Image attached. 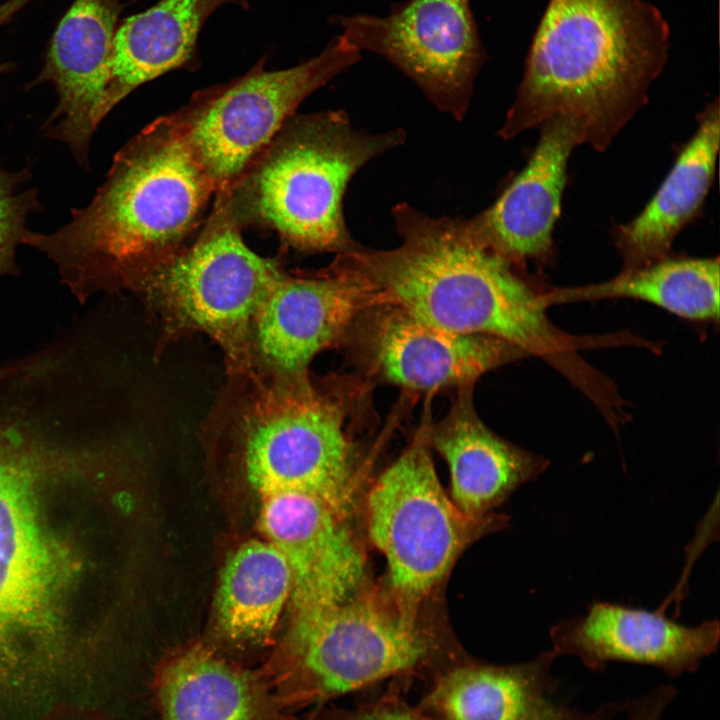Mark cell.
Returning a JSON list of instances; mask_svg holds the SVG:
<instances>
[{
	"mask_svg": "<svg viewBox=\"0 0 720 720\" xmlns=\"http://www.w3.org/2000/svg\"><path fill=\"white\" fill-rule=\"evenodd\" d=\"M392 216L401 238L397 247L361 245L335 258L372 287L379 303L454 333L501 339L576 384L588 377L591 368L577 353L585 343L552 324L541 293L482 245L466 219L431 217L408 203L395 205Z\"/></svg>",
	"mask_w": 720,
	"mask_h": 720,
	"instance_id": "6da1fadb",
	"label": "cell"
},
{
	"mask_svg": "<svg viewBox=\"0 0 720 720\" xmlns=\"http://www.w3.org/2000/svg\"><path fill=\"white\" fill-rule=\"evenodd\" d=\"M215 193L174 113L115 155L90 203L72 208L67 224L48 234L29 231L23 244L56 265L81 304L100 291H133L189 243Z\"/></svg>",
	"mask_w": 720,
	"mask_h": 720,
	"instance_id": "7a4b0ae2",
	"label": "cell"
},
{
	"mask_svg": "<svg viewBox=\"0 0 720 720\" xmlns=\"http://www.w3.org/2000/svg\"><path fill=\"white\" fill-rule=\"evenodd\" d=\"M669 28L642 0H551L499 135L512 139L554 116L605 150L647 102L667 59Z\"/></svg>",
	"mask_w": 720,
	"mask_h": 720,
	"instance_id": "3957f363",
	"label": "cell"
},
{
	"mask_svg": "<svg viewBox=\"0 0 720 720\" xmlns=\"http://www.w3.org/2000/svg\"><path fill=\"white\" fill-rule=\"evenodd\" d=\"M212 422L238 440L246 478L261 497L300 493L348 517L358 460L356 432L375 418L373 384L360 374L272 376L247 370Z\"/></svg>",
	"mask_w": 720,
	"mask_h": 720,
	"instance_id": "277c9868",
	"label": "cell"
},
{
	"mask_svg": "<svg viewBox=\"0 0 720 720\" xmlns=\"http://www.w3.org/2000/svg\"><path fill=\"white\" fill-rule=\"evenodd\" d=\"M396 128L368 133L343 111L289 118L237 182L227 188L241 225L272 229L307 253L356 250L343 200L348 183L373 158L401 145Z\"/></svg>",
	"mask_w": 720,
	"mask_h": 720,
	"instance_id": "5b68a950",
	"label": "cell"
},
{
	"mask_svg": "<svg viewBox=\"0 0 720 720\" xmlns=\"http://www.w3.org/2000/svg\"><path fill=\"white\" fill-rule=\"evenodd\" d=\"M469 661L441 634L391 600L363 591L350 600L293 620L280 667L265 671L297 713L394 678L428 687Z\"/></svg>",
	"mask_w": 720,
	"mask_h": 720,
	"instance_id": "8992f818",
	"label": "cell"
},
{
	"mask_svg": "<svg viewBox=\"0 0 720 720\" xmlns=\"http://www.w3.org/2000/svg\"><path fill=\"white\" fill-rule=\"evenodd\" d=\"M215 197L196 238L133 291L158 314L167 339L195 331L211 336L233 375L250 369L252 322L283 270L245 244L229 190Z\"/></svg>",
	"mask_w": 720,
	"mask_h": 720,
	"instance_id": "52a82bcc",
	"label": "cell"
},
{
	"mask_svg": "<svg viewBox=\"0 0 720 720\" xmlns=\"http://www.w3.org/2000/svg\"><path fill=\"white\" fill-rule=\"evenodd\" d=\"M402 453L378 476L367 496V529L388 567L389 597L417 616L420 604L475 538L504 526V516L474 520L444 491L428 442L430 403Z\"/></svg>",
	"mask_w": 720,
	"mask_h": 720,
	"instance_id": "ba28073f",
	"label": "cell"
},
{
	"mask_svg": "<svg viewBox=\"0 0 720 720\" xmlns=\"http://www.w3.org/2000/svg\"><path fill=\"white\" fill-rule=\"evenodd\" d=\"M360 59L361 52L339 35L296 66L268 71L260 64L200 92L176 112L216 193L237 182L305 98Z\"/></svg>",
	"mask_w": 720,
	"mask_h": 720,
	"instance_id": "9c48e42d",
	"label": "cell"
},
{
	"mask_svg": "<svg viewBox=\"0 0 720 720\" xmlns=\"http://www.w3.org/2000/svg\"><path fill=\"white\" fill-rule=\"evenodd\" d=\"M333 22L360 52L381 56L413 80L439 111L465 117L487 60L470 0H406L384 17L335 16Z\"/></svg>",
	"mask_w": 720,
	"mask_h": 720,
	"instance_id": "30bf717a",
	"label": "cell"
},
{
	"mask_svg": "<svg viewBox=\"0 0 720 720\" xmlns=\"http://www.w3.org/2000/svg\"><path fill=\"white\" fill-rule=\"evenodd\" d=\"M341 345L372 384L427 395L474 386L490 370L527 356L501 339L454 333L389 303L363 310Z\"/></svg>",
	"mask_w": 720,
	"mask_h": 720,
	"instance_id": "8fae6325",
	"label": "cell"
},
{
	"mask_svg": "<svg viewBox=\"0 0 720 720\" xmlns=\"http://www.w3.org/2000/svg\"><path fill=\"white\" fill-rule=\"evenodd\" d=\"M374 304L372 287L336 261L310 276L283 271L253 319L250 370L272 376L308 371L311 360L341 345L359 314Z\"/></svg>",
	"mask_w": 720,
	"mask_h": 720,
	"instance_id": "7c38bea8",
	"label": "cell"
},
{
	"mask_svg": "<svg viewBox=\"0 0 720 720\" xmlns=\"http://www.w3.org/2000/svg\"><path fill=\"white\" fill-rule=\"evenodd\" d=\"M259 523L287 563L294 620L342 604L365 590L364 551L347 517L323 501L300 493L264 496Z\"/></svg>",
	"mask_w": 720,
	"mask_h": 720,
	"instance_id": "4fadbf2b",
	"label": "cell"
},
{
	"mask_svg": "<svg viewBox=\"0 0 720 720\" xmlns=\"http://www.w3.org/2000/svg\"><path fill=\"white\" fill-rule=\"evenodd\" d=\"M119 0H74L58 24L34 87L52 83L58 103L42 127L67 144L89 169V145L102 121L101 108L112 73Z\"/></svg>",
	"mask_w": 720,
	"mask_h": 720,
	"instance_id": "5bb4252c",
	"label": "cell"
},
{
	"mask_svg": "<svg viewBox=\"0 0 720 720\" xmlns=\"http://www.w3.org/2000/svg\"><path fill=\"white\" fill-rule=\"evenodd\" d=\"M718 620L686 626L659 612L594 602L587 614L553 626L557 656H574L601 672L609 661L652 665L670 677L695 671L700 661L717 650Z\"/></svg>",
	"mask_w": 720,
	"mask_h": 720,
	"instance_id": "9a60e30c",
	"label": "cell"
},
{
	"mask_svg": "<svg viewBox=\"0 0 720 720\" xmlns=\"http://www.w3.org/2000/svg\"><path fill=\"white\" fill-rule=\"evenodd\" d=\"M541 126L523 170L490 207L466 219L482 245L516 267L552 257V233L561 212L568 160L582 144L579 126L569 117L554 116Z\"/></svg>",
	"mask_w": 720,
	"mask_h": 720,
	"instance_id": "2e32d148",
	"label": "cell"
},
{
	"mask_svg": "<svg viewBox=\"0 0 720 720\" xmlns=\"http://www.w3.org/2000/svg\"><path fill=\"white\" fill-rule=\"evenodd\" d=\"M473 389L455 390L447 415L431 423L428 442L449 467L452 502L467 517L483 520L518 487L542 474L549 461L490 430L477 414Z\"/></svg>",
	"mask_w": 720,
	"mask_h": 720,
	"instance_id": "e0dca14e",
	"label": "cell"
},
{
	"mask_svg": "<svg viewBox=\"0 0 720 720\" xmlns=\"http://www.w3.org/2000/svg\"><path fill=\"white\" fill-rule=\"evenodd\" d=\"M151 694L156 720H299L264 671L201 646L161 664Z\"/></svg>",
	"mask_w": 720,
	"mask_h": 720,
	"instance_id": "ac0fdd59",
	"label": "cell"
},
{
	"mask_svg": "<svg viewBox=\"0 0 720 720\" xmlns=\"http://www.w3.org/2000/svg\"><path fill=\"white\" fill-rule=\"evenodd\" d=\"M553 650L513 665L467 661L439 675L419 706L443 720H611L615 706L593 714L551 700Z\"/></svg>",
	"mask_w": 720,
	"mask_h": 720,
	"instance_id": "d6986e66",
	"label": "cell"
},
{
	"mask_svg": "<svg viewBox=\"0 0 720 720\" xmlns=\"http://www.w3.org/2000/svg\"><path fill=\"white\" fill-rule=\"evenodd\" d=\"M33 440L0 411V628L25 620L47 582V557L25 491Z\"/></svg>",
	"mask_w": 720,
	"mask_h": 720,
	"instance_id": "ffe728a7",
	"label": "cell"
},
{
	"mask_svg": "<svg viewBox=\"0 0 720 720\" xmlns=\"http://www.w3.org/2000/svg\"><path fill=\"white\" fill-rule=\"evenodd\" d=\"M716 99L699 118L698 128L643 211L616 227L614 240L623 271L668 257L676 235L695 217L712 185L720 142Z\"/></svg>",
	"mask_w": 720,
	"mask_h": 720,
	"instance_id": "44dd1931",
	"label": "cell"
},
{
	"mask_svg": "<svg viewBox=\"0 0 720 720\" xmlns=\"http://www.w3.org/2000/svg\"><path fill=\"white\" fill-rule=\"evenodd\" d=\"M248 0H160L117 28L112 73L101 108L102 120L143 83L183 67L193 56L200 30L226 4Z\"/></svg>",
	"mask_w": 720,
	"mask_h": 720,
	"instance_id": "7402d4cb",
	"label": "cell"
},
{
	"mask_svg": "<svg viewBox=\"0 0 720 720\" xmlns=\"http://www.w3.org/2000/svg\"><path fill=\"white\" fill-rule=\"evenodd\" d=\"M290 591V572L277 548L267 540L243 543L226 561L217 589L221 635L235 645L266 644Z\"/></svg>",
	"mask_w": 720,
	"mask_h": 720,
	"instance_id": "603a6c76",
	"label": "cell"
},
{
	"mask_svg": "<svg viewBox=\"0 0 720 720\" xmlns=\"http://www.w3.org/2000/svg\"><path fill=\"white\" fill-rule=\"evenodd\" d=\"M719 259L666 257L636 269L622 271L606 282L541 293L547 308L604 298H632L656 305L694 321L719 319Z\"/></svg>",
	"mask_w": 720,
	"mask_h": 720,
	"instance_id": "cb8c5ba5",
	"label": "cell"
},
{
	"mask_svg": "<svg viewBox=\"0 0 720 720\" xmlns=\"http://www.w3.org/2000/svg\"><path fill=\"white\" fill-rule=\"evenodd\" d=\"M30 177L27 168L10 172L0 167V278L20 273L16 250L29 233L27 217L42 208L36 189L19 190Z\"/></svg>",
	"mask_w": 720,
	"mask_h": 720,
	"instance_id": "d4e9b609",
	"label": "cell"
},
{
	"mask_svg": "<svg viewBox=\"0 0 720 720\" xmlns=\"http://www.w3.org/2000/svg\"><path fill=\"white\" fill-rule=\"evenodd\" d=\"M410 678L392 679L378 697L351 709L321 706L314 708L306 720H443L408 702Z\"/></svg>",
	"mask_w": 720,
	"mask_h": 720,
	"instance_id": "484cf974",
	"label": "cell"
},
{
	"mask_svg": "<svg viewBox=\"0 0 720 720\" xmlns=\"http://www.w3.org/2000/svg\"><path fill=\"white\" fill-rule=\"evenodd\" d=\"M674 696V690L669 686L653 689L648 694L637 698L625 705L627 720H660L665 707Z\"/></svg>",
	"mask_w": 720,
	"mask_h": 720,
	"instance_id": "4316f807",
	"label": "cell"
},
{
	"mask_svg": "<svg viewBox=\"0 0 720 720\" xmlns=\"http://www.w3.org/2000/svg\"><path fill=\"white\" fill-rule=\"evenodd\" d=\"M31 0H7L0 4V26L8 22L19 10L26 6ZM9 63L0 64V74L11 69Z\"/></svg>",
	"mask_w": 720,
	"mask_h": 720,
	"instance_id": "83f0119b",
	"label": "cell"
}]
</instances>
